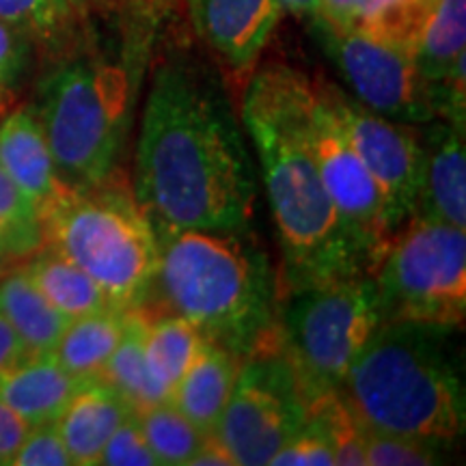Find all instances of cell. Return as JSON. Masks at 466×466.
Masks as SVG:
<instances>
[{
	"label": "cell",
	"instance_id": "obj_5",
	"mask_svg": "<svg viewBox=\"0 0 466 466\" xmlns=\"http://www.w3.org/2000/svg\"><path fill=\"white\" fill-rule=\"evenodd\" d=\"M44 244L80 266L121 311L145 309L158 270V236L126 186L67 188L42 214Z\"/></svg>",
	"mask_w": 466,
	"mask_h": 466
},
{
	"label": "cell",
	"instance_id": "obj_13",
	"mask_svg": "<svg viewBox=\"0 0 466 466\" xmlns=\"http://www.w3.org/2000/svg\"><path fill=\"white\" fill-rule=\"evenodd\" d=\"M421 132L423 167L412 217L466 229L464 132L447 121H428Z\"/></svg>",
	"mask_w": 466,
	"mask_h": 466
},
{
	"label": "cell",
	"instance_id": "obj_37",
	"mask_svg": "<svg viewBox=\"0 0 466 466\" xmlns=\"http://www.w3.org/2000/svg\"><path fill=\"white\" fill-rule=\"evenodd\" d=\"M190 466H236V462L214 436H208L199 451L192 456Z\"/></svg>",
	"mask_w": 466,
	"mask_h": 466
},
{
	"label": "cell",
	"instance_id": "obj_10",
	"mask_svg": "<svg viewBox=\"0 0 466 466\" xmlns=\"http://www.w3.org/2000/svg\"><path fill=\"white\" fill-rule=\"evenodd\" d=\"M296 119L326 192L378 264L393 236L387 206L374 177L343 134L319 80L302 72L296 86Z\"/></svg>",
	"mask_w": 466,
	"mask_h": 466
},
{
	"label": "cell",
	"instance_id": "obj_22",
	"mask_svg": "<svg viewBox=\"0 0 466 466\" xmlns=\"http://www.w3.org/2000/svg\"><path fill=\"white\" fill-rule=\"evenodd\" d=\"M412 56L430 83H439L466 56V0H430Z\"/></svg>",
	"mask_w": 466,
	"mask_h": 466
},
{
	"label": "cell",
	"instance_id": "obj_9",
	"mask_svg": "<svg viewBox=\"0 0 466 466\" xmlns=\"http://www.w3.org/2000/svg\"><path fill=\"white\" fill-rule=\"evenodd\" d=\"M309 401L281 343L242 359L214 439L236 466H266L305 425Z\"/></svg>",
	"mask_w": 466,
	"mask_h": 466
},
{
	"label": "cell",
	"instance_id": "obj_7",
	"mask_svg": "<svg viewBox=\"0 0 466 466\" xmlns=\"http://www.w3.org/2000/svg\"><path fill=\"white\" fill-rule=\"evenodd\" d=\"M279 309V343L299 376L307 401L337 391L348 370L380 329L371 275L335 279L288 291Z\"/></svg>",
	"mask_w": 466,
	"mask_h": 466
},
{
	"label": "cell",
	"instance_id": "obj_30",
	"mask_svg": "<svg viewBox=\"0 0 466 466\" xmlns=\"http://www.w3.org/2000/svg\"><path fill=\"white\" fill-rule=\"evenodd\" d=\"M367 466H432L445 462L450 447L363 428Z\"/></svg>",
	"mask_w": 466,
	"mask_h": 466
},
{
	"label": "cell",
	"instance_id": "obj_27",
	"mask_svg": "<svg viewBox=\"0 0 466 466\" xmlns=\"http://www.w3.org/2000/svg\"><path fill=\"white\" fill-rule=\"evenodd\" d=\"M42 244V218L37 209L0 167V248L9 261H15L33 255Z\"/></svg>",
	"mask_w": 466,
	"mask_h": 466
},
{
	"label": "cell",
	"instance_id": "obj_17",
	"mask_svg": "<svg viewBox=\"0 0 466 466\" xmlns=\"http://www.w3.org/2000/svg\"><path fill=\"white\" fill-rule=\"evenodd\" d=\"M78 384L52 354L22 357L0 371V401L35 428L55 423Z\"/></svg>",
	"mask_w": 466,
	"mask_h": 466
},
{
	"label": "cell",
	"instance_id": "obj_3",
	"mask_svg": "<svg viewBox=\"0 0 466 466\" xmlns=\"http://www.w3.org/2000/svg\"><path fill=\"white\" fill-rule=\"evenodd\" d=\"M158 288L167 311L236 357L279 341V281L244 229L156 231Z\"/></svg>",
	"mask_w": 466,
	"mask_h": 466
},
{
	"label": "cell",
	"instance_id": "obj_20",
	"mask_svg": "<svg viewBox=\"0 0 466 466\" xmlns=\"http://www.w3.org/2000/svg\"><path fill=\"white\" fill-rule=\"evenodd\" d=\"M28 258L31 259L25 266L28 279L46 296V300L69 322L113 307L100 285L93 281L83 268L76 266L63 253H58L56 248L42 244Z\"/></svg>",
	"mask_w": 466,
	"mask_h": 466
},
{
	"label": "cell",
	"instance_id": "obj_23",
	"mask_svg": "<svg viewBox=\"0 0 466 466\" xmlns=\"http://www.w3.org/2000/svg\"><path fill=\"white\" fill-rule=\"evenodd\" d=\"M143 335L145 311L143 309H132L124 339L110 354L108 363L104 365L100 374L102 380H106L130 404L134 412H141L145 408L171 400L151 374L147 359H145Z\"/></svg>",
	"mask_w": 466,
	"mask_h": 466
},
{
	"label": "cell",
	"instance_id": "obj_11",
	"mask_svg": "<svg viewBox=\"0 0 466 466\" xmlns=\"http://www.w3.org/2000/svg\"><path fill=\"white\" fill-rule=\"evenodd\" d=\"M316 28L326 56L354 100L400 124L423 126L436 119L432 83L419 72L410 50L359 31Z\"/></svg>",
	"mask_w": 466,
	"mask_h": 466
},
{
	"label": "cell",
	"instance_id": "obj_1",
	"mask_svg": "<svg viewBox=\"0 0 466 466\" xmlns=\"http://www.w3.org/2000/svg\"><path fill=\"white\" fill-rule=\"evenodd\" d=\"M255 197V165L223 85L190 58L160 63L134 156V199L154 229H244Z\"/></svg>",
	"mask_w": 466,
	"mask_h": 466
},
{
	"label": "cell",
	"instance_id": "obj_36",
	"mask_svg": "<svg viewBox=\"0 0 466 466\" xmlns=\"http://www.w3.org/2000/svg\"><path fill=\"white\" fill-rule=\"evenodd\" d=\"M354 0H316L313 25L326 26L330 31H348L352 20Z\"/></svg>",
	"mask_w": 466,
	"mask_h": 466
},
{
	"label": "cell",
	"instance_id": "obj_29",
	"mask_svg": "<svg viewBox=\"0 0 466 466\" xmlns=\"http://www.w3.org/2000/svg\"><path fill=\"white\" fill-rule=\"evenodd\" d=\"M309 417L316 419L324 428L335 450L337 466H367L363 425L354 415L341 389L309 401Z\"/></svg>",
	"mask_w": 466,
	"mask_h": 466
},
{
	"label": "cell",
	"instance_id": "obj_14",
	"mask_svg": "<svg viewBox=\"0 0 466 466\" xmlns=\"http://www.w3.org/2000/svg\"><path fill=\"white\" fill-rule=\"evenodd\" d=\"M281 15V0H195L203 39L236 72L255 66Z\"/></svg>",
	"mask_w": 466,
	"mask_h": 466
},
{
	"label": "cell",
	"instance_id": "obj_4",
	"mask_svg": "<svg viewBox=\"0 0 466 466\" xmlns=\"http://www.w3.org/2000/svg\"><path fill=\"white\" fill-rule=\"evenodd\" d=\"M453 329L382 322L341 393L363 428L451 447L464 434L466 391Z\"/></svg>",
	"mask_w": 466,
	"mask_h": 466
},
{
	"label": "cell",
	"instance_id": "obj_31",
	"mask_svg": "<svg viewBox=\"0 0 466 466\" xmlns=\"http://www.w3.org/2000/svg\"><path fill=\"white\" fill-rule=\"evenodd\" d=\"M270 466H335V450L316 419L307 421L270 460Z\"/></svg>",
	"mask_w": 466,
	"mask_h": 466
},
{
	"label": "cell",
	"instance_id": "obj_6",
	"mask_svg": "<svg viewBox=\"0 0 466 466\" xmlns=\"http://www.w3.org/2000/svg\"><path fill=\"white\" fill-rule=\"evenodd\" d=\"M130 76L97 58H74L46 76L35 108L67 188L113 177L130 121Z\"/></svg>",
	"mask_w": 466,
	"mask_h": 466
},
{
	"label": "cell",
	"instance_id": "obj_25",
	"mask_svg": "<svg viewBox=\"0 0 466 466\" xmlns=\"http://www.w3.org/2000/svg\"><path fill=\"white\" fill-rule=\"evenodd\" d=\"M137 421L158 464H190L192 456L199 451L203 441L208 439L171 401H162V404L137 412Z\"/></svg>",
	"mask_w": 466,
	"mask_h": 466
},
{
	"label": "cell",
	"instance_id": "obj_38",
	"mask_svg": "<svg viewBox=\"0 0 466 466\" xmlns=\"http://www.w3.org/2000/svg\"><path fill=\"white\" fill-rule=\"evenodd\" d=\"M25 357V350H22V343L17 339L11 326L7 324V319L0 316V371L5 367L14 365L15 360H20Z\"/></svg>",
	"mask_w": 466,
	"mask_h": 466
},
{
	"label": "cell",
	"instance_id": "obj_35",
	"mask_svg": "<svg viewBox=\"0 0 466 466\" xmlns=\"http://www.w3.org/2000/svg\"><path fill=\"white\" fill-rule=\"evenodd\" d=\"M28 430H31V425L0 401V466L11 464Z\"/></svg>",
	"mask_w": 466,
	"mask_h": 466
},
{
	"label": "cell",
	"instance_id": "obj_39",
	"mask_svg": "<svg viewBox=\"0 0 466 466\" xmlns=\"http://www.w3.org/2000/svg\"><path fill=\"white\" fill-rule=\"evenodd\" d=\"M283 14L296 15V17H311L316 15V0H281Z\"/></svg>",
	"mask_w": 466,
	"mask_h": 466
},
{
	"label": "cell",
	"instance_id": "obj_12",
	"mask_svg": "<svg viewBox=\"0 0 466 466\" xmlns=\"http://www.w3.org/2000/svg\"><path fill=\"white\" fill-rule=\"evenodd\" d=\"M319 85L350 145L374 177L395 233L415 209L423 167L421 132L371 113L335 85L324 80Z\"/></svg>",
	"mask_w": 466,
	"mask_h": 466
},
{
	"label": "cell",
	"instance_id": "obj_16",
	"mask_svg": "<svg viewBox=\"0 0 466 466\" xmlns=\"http://www.w3.org/2000/svg\"><path fill=\"white\" fill-rule=\"evenodd\" d=\"M130 415H134L130 404L106 380L96 376L80 380L55 425L72 462L93 466L115 430Z\"/></svg>",
	"mask_w": 466,
	"mask_h": 466
},
{
	"label": "cell",
	"instance_id": "obj_28",
	"mask_svg": "<svg viewBox=\"0 0 466 466\" xmlns=\"http://www.w3.org/2000/svg\"><path fill=\"white\" fill-rule=\"evenodd\" d=\"M74 0H0V20L17 28L31 44L61 46L76 20Z\"/></svg>",
	"mask_w": 466,
	"mask_h": 466
},
{
	"label": "cell",
	"instance_id": "obj_19",
	"mask_svg": "<svg viewBox=\"0 0 466 466\" xmlns=\"http://www.w3.org/2000/svg\"><path fill=\"white\" fill-rule=\"evenodd\" d=\"M0 316L20 339L25 357H50L69 324L35 288L25 268L0 272Z\"/></svg>",
	"mask_w": 466,
	"mask_h": 466
},
{
	"label": "cell",
	"instance_id": "obj_33",
	"mask_svg": "<svg viewBox=\"0 0 466 466\" xmlns=\"http://www.w3.org/2000/svg\"><path fill=\"white\" fill-rule=\"evenodd\" d=\"M66 442L55 423L35 425L17 447L11 466H72Z\"/></svg>",
	"mask_w": 466,
	"mask_h": 466
},
{
	"label": "cell",
	"instance_id": "obj_43",
	"mask_svg": "<svg viewBox=\"0 0 466 466\" xmlns=\"http://www.w3.org/2000/svg\"><path fill=\"white\" fill-rule=\"evenodd\" d=\"M3 268H5V266H3V264H0V272H3Z\"/></svg>",
	"mask_w": 466,
	"mask_h": 466
},
{
	"label": "cell",
	"instance_id": "obj_41",
	"mask_svg": "<svg viewBox=\"0 0 466 466\" xmlns=\"http://www.w3.org/2000/svg\"><path fill=\"white\" fill-rule=\"evenodd\" d=\"M0 264H3V266L11 264V261L7 259V255H5V250H3V248H0Z\"/></svg>",
	"mask_w": 466,
	"mask_h": 466
},
{
	"label": "cell",
	"instance_id": "obj_34",
	"mask_svg": "<svg viewBox=\"0 0 466 466\" xmlns=\"http://www.w3.org/2000/svg\"><path fill=\"white\" fill-rule=\"evenodd\" d=\"M28 55H31V39L0 20V86L9 89L20 80L28 66Z\"/></svg>",
	"mask_w": 466,
	"mask_h": 466
},
{
	"label": "cell",
	"instance_id": "obj_42",
	"mask_svg": "<svg viewBox=\"0 0 466 466\" xmlns=\"http://www.w3.org/2000/svg\"><path fill=\"white\" fill-rule=\"evenodd\" d=\"M74 3H76V5H83V3H85V0H74Z\"/></svg>",
	"mask_w": 466,
	"mask_h": 466
},
{
	"label": "cell",
	"instance_id": "obj_32",
	"mask_svg": "<svg viewBox=\"0 0 466 466\" xmlns=\"http://www.w3.org/2000/svg\"><path fill=\"white\" fill-rule=\"evenodd\" d=\"M97 464L106 466H160L138 428L137 412L115 430L100 453Z\"/></svg>",
	"mask_w": 466,
	"mask_h": 466
},
{
	"label": "cell",
	"instance_id": "obj_18",
	"mask_svg": "<svg viewBox=\"0 0 466 466\" xmlns=\"http://www.w3.org/2000/svg\"><path fill=\"white\" fill-rule=\"evenodd\" d=\"M242 359L217 343L203 341L188 371L171 393V404L206 436H212L229 404Z\"/></svg>",
	"mask_w": 466,
	"mask_h": 466
},
{
	"label": "cell",
	"instance_id": "obj_40",
	"mask_svg": "<svg viewBox=\"0 0 466 466\" xmlns=\"http://www.w3.org/2000/svg\"><path fill=\"white\" fill-rule=\"evenodd\" d=\"M7 106V89L5 86H0V110Z\"/></svg>",
	"mask_w": 466,
	"mask_h": 466
},
{
	"label": "cell",
	"instance_id": "obj_2",
	"mask_svg": "<svg viewBox=\"0 0 466 466\" xmlns=\"http://www.w3.org/2000/svg\"><path fill=\"white\" fill-rule=\"evenodd\" d=\"M299 69L270 63L253 74L240 121L255 145L283 250L288 291L371 275L376 259L346 223L309 154L296 119Z\"/></svg>",
	"mask_w": 466,
	"mask_h": 466
},
{
	"label": "cell",
	"instance_id": "obj_21",
	"mask_svg": "<svg viewBox=\"0 0 466 466\" xmlns=\"http://www.w3.org/2000/svg\"><path fill=\"white\" fill-rule=\"evenodd\" d=\"M130 311L108 307L89 316L76 318L63 330L52 357L67 374L78 380L102 374L110 354L124 339Z\"/></svg>",
	"mask_w": 466,
	"mask_h": 466
},
{
	"label": "cell",
	"instance_id": "obj_15",
	"mask_svg": "<svg viewBox=\"0 0 466 466\" xmlns=\"http://www.w3.org/2000/svg\"><path fill=\"white\" fill-rule=\"evenodd\" d=\"M0 167L31 199L39 218L67 190L33 106L14 110L0 124Z\"/></svg>",
	"mask_w": 466,
	"mask_h": 466
},
{
	"label": "cell",
	"instance_id": "obj_26",
	"mask_svg": "<svg viewBox=\"0 0 466 466\" xmlns=\"http://www.w3.org/2000/svg\"><path fill=\"white\" fill-rule=\"evenodd\" d=\"M430 0H354L348 31H359L412 52Z\"/></svg>",
	"mask_w": 466,
	"mask_h": 466
},
{
	"label": "cell",
	"instance_id": "obj_8",
	"mask_svg": "<svg viewBox=\"0 0 466 466\" xmlns=\"http://www.w3.org/2000/svg\"><path fill=\"white\" fill-rule=\"evenodd\" d=\"M466 229L410 217L371 272L382 322L460 329L466 318Z\"/></svg>",
	"mask_w": 466,
	"mask_h": 466
},
{
	"label": "cell",
	"instance_id": "obj_24",
	"mask_svg": "<svg viewBox=\"0 0 466 466\" xmlns=\"http://www.w3.org/2000/svg\"><path fill=\"white\" fill-rule=\"evenodd\" d=\"M143 346L151 374L171 398L173 389L199 354L203 337L177 313L167 311L147 316L145 311Z\"/></svg>",
	"mask_w": 466,
	"mask_h": 466
}]
</instances>
